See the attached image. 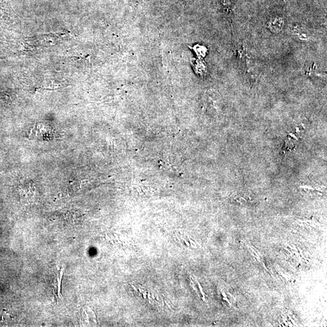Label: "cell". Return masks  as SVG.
<instances>
[{"label": "cell", "instance_id": "6da1fadb", "mask_svg": "<svg viewBox=\"0 0 327 327\" xmlns=\"http://www.w3.org/2000/svg\"><path fill=\"white\" fill-rule=\"evenodd\" d=\"M282 23L283 21L280 18H272L268 21V27L273 32H278L282 28Z\"/></svg>", "mask_w": 327, "mask_h": 327}, {"label": "cell", "instance_id": "7a4b0ae2", "mask_svg": "<svg viewBox=\"0 0 327 327\" xmlns=\"http://www.w3.org/2000/svg\"><path fill=\"white\" fill-rule=\"evenodd\" d=\"M196 282H197V284L198 285V286H199V290H200V292H201V294H202V299H203V300H204V302H207V300H206V299H205L206 295H205V294L204 293V292H203V289H202V286H201L200 283H199L196 279Z\"/></svg>", "mask_w": 327, "mask_h": 327}, {"label": "cell", "instance_id": "3957f363", "mask_svg": "<svg viewBox=\"0 0 327 327\" xmlns=\"http://www.w3.org/2000/svg\"><path fill=\"white\" fill-rule=\"evenodd\" d=\"M247 247H248V248H250V249H251V251H252V252H253V253H255V254L256 255V257H257L256 259H257V260H258V261H259V262H261V259H260V257H259V256L258 255V253H257V252H256V251L255 250V249H253V248H252V246H249V245H247Z\"/></svg>", "mask_w": 327, "mask_h": 327}, {"label": "cell", "instance_id": "277c9868", "mask_svg": "<svg viewBox=\"0 0 327 327\" xmlns=\"http://www.w3.org/2000/svg\"><path fill=\"white\" fill-rule=\"evenodd\" d=\"M190 282H191V286H192V287H193V289L195 290V291L196 292V293H197L198 296H199V297H200V295H199V293H198V290L196 289V288L195 287V285L194 282H193V280H192V279H191V278H190Z\"/></svg>", "mask_w": 327, "mask_h": 327}, {"label": "cell", "instance_id": "5b68a950", "mask_svg": "<svg viewBox=\"0 0 327 327\" xmlns=\"http://www.w3.org/2000/svg\"><path fill=\"white\" fill-rule=\"evenodd\" d=\"M298 249H299V252H300V253H299V254H300V255H301V256H302V258H303V259H305V262H306V263H307V264H309V262H308V261H306V258H305V256H304V255H303V253H302V250H301V249H300V248H298Z\"/></svg>", "mask_w": 327, "mask_h": 327}, {"label": "cell", "instance_id": "8992f818", "mask_svg": "<svg viewBox=\"0 0 327 327\" xmlns=\"http://www.w3.org/2000/svg\"><path fill=\"white\" fill-rule=\"evenodd\" d=\"M188 239H189V241H190V243H191V244H193V245H195V246H196V243H195V242H194L193 241H192V240H191V239H190V237H189L188 236Z\"/></svg>", "mask_w": 327, "mask_h": 327}, {"label": "cell", "instance_id": "52a82bcc", "mask_svg": "<svg viewBox=\"0 0 327 327\" xmlns=\"http://www.w3.org/2000/svg\"><path fill=\"white\" fill-rule=\"evenodd\" d=\"M293 252L297 256V257L299 258V261L301 262V258H300V254H299L298 252Z\"/></svg>", "mask_w": 327, "mask_h": 327}, {"label": "cell", "instance_id": "ba28073f", "mask_svg": "<svg viewBox=\"0 0 327 327\" xmlns=\"http://www.w3.org/2000/svg\"><path fill=\"white\" fill-rule=\"evenodd\" d=\"M278 272L279 273V274L280 275H282V276H283V278H285L286 279V280H288V279L287 278V277L286 276V275H284V274H283V273H282V272Z\"/></svg>", "mask_w": 327, "mask_h": 327}, {"label": "cell", "instance_id": "9c48e42d", "mask_svg": "<svg viewBox=\"0 0 327 327\" xmlns=\"http://www.w3.org/2000/svg\"><path fill=\"white\" fill-rule=\"evenodd\" d=\"M281 316H282V320H283V322H284V323H285V326H288V322H286V321L285 320V317H284V316H283V315H282Z\"/></svg>", "mask_w": 327, "mask_h": 327}, {"label": "cell", "instance_id": "30bf717a", "mask_svg": "<svg viewBox=\"0 0 327 327\" xmlns=\"http://www.w3.org/2000/svg\"><path fill=\"white\" fill-rule=\"evenodd\" d=\"M164 303H165V304L167 305V306H168V307L169 308V309H170V310L171 311H173V310H172V309H171V306H170V305H169V304L168 303V302H167L166 300H164Z\"/></svg>", "mask_w": 327, "mask_h": 327}, {"label": "cell", "instance_id": "8fae6325", "mask_svg": "<svg viewBox=\"0 0 327 327\" xmlns=\"http://www.w3.org/2000/svg\"><path fill=\"white\" fill-rule=\"evenodd\" d=\"M223 300H226V301L228 302V303L230 305V306H232V303H231L230 302V301H229V300L228 299L227 297H224V298H223Z\"/></svg>", "mask_w": 327, "mask_h": 327}, {"label": "cell", "instance_id": "7c38bea8", "mask_svg": "<svg viewBox=\"0 0 327 327\" xmlns=\"http://www.w3.org/2000/svg\"><path fill=\"white\" fill-rule=\"evenodd\" d=\"M288 317H289V319H290V320H291V321L292 322V323H293L294 325H296V322H295L294 321V320H293V319H292V317H290V315H288Z\"/></svg>", "mask_w": 327, "mask_h": 327}, {"label": "cell", "instance_id": "4fadbf2b", "mask_svg": "<svg viewBox=\"0 0 327 327\" xmlns=\"http://www.w3.org/2000/svg\"><path fill=\"white\" fill-rule=\"evenodd\" d=\"M181 238L182 239V240H183V241H184L185 242V243L186 244V245H187L188 247H189V246H190V244H189V243L188 242V241H186V240H185V239H184L183 238H182V236H181Z\"/></svg>", "mask_w": 327, "mask_h": 327}, {"label": "cell", "instance_id": "5bb4252c", "mask_svg": "<svg viewBox=\"0 0 327 327\" xmlns=\"http://www.w3.org/2000/svg\"><path fill=\"white\" fill-rule=\"evenodd\" d=\"M142 295H143V296H144V299H146V298H147V292H144V291H143V292H142Z\"/></svg>", "mask_w": 327, "mask_h": 327}, {"label": "cell", "instance_id": "9a60e30c", "mask_svg": "<svg viewBox=\"0 0 327 327\" xmlns=\"http://www.w3.org/2000/svg\"><path fill=\"white\" fill-rule=\"evenodd\" d=\"M147 296H148V299H149V303H151V296H150V293H148Z\"/></svg>", "mask_w": 327, "mask_h": 327}, {"label": "cell", "instance_id": "2e32d148", "mask_svg": "<svg viewBox=\"0 0 327 327\" xmlns=\"http://www.w3.org/2000/svg\"><path fill=\"white\" fill-rule=\"evenodd\" d=\"M131 286L133 287V289H134V290H135V291H136V292H137V293H138V290L137 289V288H136L135 287H134V285H131Z\"/></svg>", "mask_w": 327, "mask_h": 327}, {"label": "cell", "instance_id": "e0dca14e", "mask_svg": "<svg viewBox=\"0 0 327 327\" xmlns=\"http://www.w3.org/2000/svg\"><path fill=\"white\" fill-rule=\"evenodd\" d=\"M286 321H287L288 323V324H289V325H288V326H293V325H292V323H291L290 322H289V321H288V320H287Z\"/></svg>", "mask_w": 327, "mask_h": 327}, {"label": "cell", "instance_id": "ac0fdd59", "mask_svg": "<svg viewBox=\"0 0 327 327\" xmlns=\"http://www.w3.org/2000/svg\"><path fill=\"white\" fill-rule=\"evenodd\" d=\"M222 296H223L224 297H227V295H226V294H225L224 292H222Z\"/></svg>", "mask_w": 327, "mask_h": 327}, {"label": "cell", "instance_id": "d6986e66", "mask_svg": "<svg viewBox=\"0 0 327 327\" xmlns=\"http://www.w3.org/2000/svg\"><path fill=\"white\" fill-rule=\"evenodd\" d=\"M285 249H286V250H287V251H288V252H289V253H290V255H292V252H290V250H288V249H287L286 248H285Z\"/></svg>", "mask_w": 327, "mask_h": 327}, {"label": "cell", "instance_id": "ffe728a7", "mask_svg": "<svg viewBox=\"0 0 327 327\" xmlns=\"http://www.w3.org/2000/svg\"><path fill=\"white\" fill-rule=\"evenodd\" d=\"M293 247H294V248H293V249H295V250H296V252H297V248H296L295 245H293Z\"/></svg>", "mask_w": 327, "mask_h": 327}, {"label": "cell", "instance_id": "44dd1931", "mask_svg": "<svg viewBox=\"0 0 327 327\" xmlns=\"http://www.w3.org/2000/svg\"><path fill=\"white\" fill-rule=\"evenodd\" d=\"M288 247H289L290 248H291L292 249H293V247H292L291 245H288Z\"/></svg>", "mask_w": 327, "mask_h": 327}, {"label": "cell", "instance_id": "7402d4cb", "mask_svg": "<svg viewBox=\"0 0 327 327\" xmlns=\"http://www.w3.org/2000/svg\"><path fill=\"white\" fill-rule=\"evenodd\" d=\"M152 297H153V299H155V296H154V295H152Z\"/></svg>", "mask_w": 327, "mask_h": 327}, {"label": "cell", "instance_id": "603a6c76", "mask_svg": "<svg viewBox=\"0 0 327 327\" xmlns=\"http://www.w3.org/2000/svg\"><path fill=\"white\" fill-rule=\"evenodd\" d=\"M156 300H159V297L158 296L156 297Z\"/></svg>", "mask_w": 327, "mask_h": 327}]
</instances>
